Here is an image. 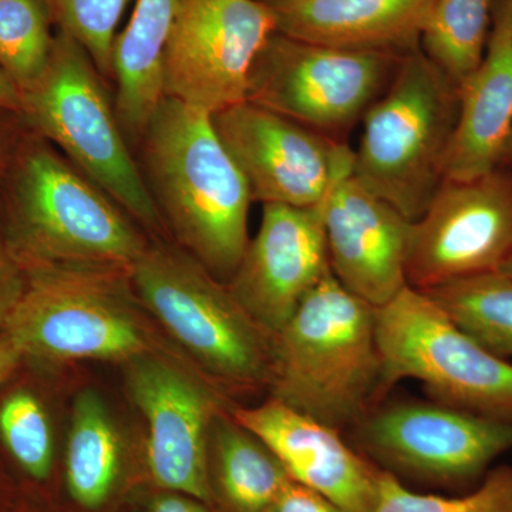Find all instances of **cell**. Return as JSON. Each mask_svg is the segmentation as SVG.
<instances>
[{
    "instance_id": "29",
    "label": "cell",
    "mask_w": 512,
    "mask_h": 512,
    "mask_svg": "<svg viewBox=\"0 0 512 512\" xmlns=\"http://www.w3.org/2000/svg\"><path fill=\"white\" fill-rule=\"evenodd\" d=\"M124 512H218L204 501L180 491L143 484L134 491Z\"/></svg>"
},
{
    "instance_id": "7",
    "label": "cell",
    "mask_w": 512,
    "mask_h": 512,
    "mask_svg": "<svg viewBox=\"0 0 512 512\" xmlns=\"http://www.w3.org/2000/svg\"><path fill=\"white\" fill-rule=\"evenodd\" d=\"M101 79L86 50L59 32L45 72L22 93V114L137 225L165 238L168 229Z\"/></svg>"
},
{
    "instance_id": "2",
    "label": "cell",
    "mask_w": 512,
    "mask_h": 512,
    "mask_svg": "<svg viewBox=\"0 0 512 512\" xmlns=\"http://www.w3.org/2000/svg\"><path fill=\"white\" fill-rule=\"evenodd\" d=\"M138 301L184 359L228 399L271 389L274 336L185 249L150 242L130 269Z\"/></svg>"
},
{
    "instance_id": "24",
    "label": "cell",
    "mask_w": 512,
    "mask_h": 512,
    "mask_svg": "<svg viewBox=\"0 0 512 512\" xmlns=\"http://www.w3.org/2000/svg\"><path fill=\"white\" fill-rule=\"evenodd\" d=\"M495 0H434L420 49L460 86L483 62Z\"/></svg>"
},
{
    "instance_id": "31",
    "label": "cell",
    "mask_w": 512,
    "mask_h": 512,
    "mask_svg": "<svg viewBox=\"0 0 512 512\" xmlns=\"http://www.w3.org/2000/svg\"><path fill=\"white\" fill-rule=\"evenodd\" d=\"M264 512H346L325 495L292 481Z\"/></svg>"
},
{
    "instance_id": "5",
    "label": "cell",
    "mask_w": 512,
    "mask_h": 512,
    "mask_svg": "<svg viewBox=\"0 0 512 512\" xmlns=\"http://www.w3.org/2000/svg\"><path fill=\"white\" fill-rule=\"evenodd\" d=\"M26 275L25 291L5 330L25 357L127 365L171 352L138 301L130 271L53 266Z\"/></svg>"
},
{
    "instance_id": "14",
    "label": "cell",
    "mask_w": 512,
    "mask_h": 512,
    "mask_svg": "<svg viewBox=\"0 0 512 512\" xmlns=\"http://www.w3.org/2000/svg\"><path fill=\"white\" fill-rule=\"evenodd\" d=\"M215 131L247 180L254 201L311 208L353 170L348 143L244 101L212 116Z\"/></svg>"
},
{
    "instance_id": "9",
    "label": "cell",
    "mask_w": 512,
    "mask_h": 512,
    "mask_svg": "<svg viewBox=\"0 0 512 512\" xmlns=\"http://www.w3.org/2000/svg\"><path fill=\"white\" fill-rule=\"evenodd\" d=\"M403 57L275 32L256 56L247 100L346 143L350 130L392 83Z\"/></svg>"
},
{
    "instance_id": "33",
    "label": "cell",
    "mask_w": 512,
    "mask_h": 512,
    "mask_svg": "<svg viewBox=\"0 0 512 512\" xmlns=\"http://www.w3.org/2000/svg\"><path fill=\"white\" fill-rule=\"evenodd\" d=\"M0 109L22 113V93L3 70H0Z\"/></svg>"
},
{
    "instance_id": "36",
    "label": "cell",
    "mask_w": 512,
    "mask_h": 512,
    "mask_svg": "<svg viewBox=\"0 0 512 512\" xmlns=\"http://www.w3.org/2000/svg\"><path fill=\"white\" fill-rule=\"evenodd\" d=\"M501 272H504L505 275L510 276L512 279V258L507 262V264L504 265V268L501 269Z\"/></svg>"
},
{
    "instance_id": "23",
    "label": "cell",
    "mask_w": 512,
    "mask_h": 512,
    "mask_svg": "<svg viewBox=\"0 0 512 512\" xmlns=\"http://www.w3.org/2000/svg\"><path fill=\"white\" fill-rule=\"evenodd\" d=\"M471 339L512 360V279L501 271L456 279L424 291Z\"/></svg>"
},
{
    "instance_id": "25",
    "label": "cell",
    "mask_w": 512,
    "mask_h": 512,
    "mask_svg": "<svg viewBox=\"0 0 512 512\" xmlns=\"http://www.w3.org/2000/svg\"><path fill=\"white\" fill-rule=\"evenodd\" d=\"M40 0H0V70L26 92L45 72L55 37Z\"/></svg>"
},
{
    "instance_id": "19",
    "label": "cell",
    "mask_w": 512,
    "mask_h": 512,
    "mask_svg": "<svg viewBox=\"0 0 512 512\" xmlns=\"http://www.w3.org/2000/svg\"><path fill=\"white\" fill-rule=\"evenodd\" d=\"M64 512H124L146 484L143 460L134 458L99 392L74 397L60 468Z\"/></svg>"
},
{
    "instance_id": "10",
    "label": "cell",
    "mask_w": 512,
    "mask_h": 512,
    "mask_svg": "<svg viewBox=\"0 0 512 512\" xmlns=\"http://www.w3.org/2000/svg\"><path fill=\"white\" fill-rule=\"evenodd\" d=\"M350 430L356 450L394 477L456 490H473L512 450V423L434 400H383Z\"/></svg>"
},
{
    "instance_id": "12",
    "label": "cell",
    "mask_w": 512,
    "mask_h": 512,
    "mask_svg": "<svg viewBox=\"0 0 512 512\" xmlns=\"http://www.w3.org/2000/svg\"><path fill=\"white\" fill-rule=\"evenodd\" d=\"M185 363L171 352L131 360L124 365L127 392L146 421V484L211 505L208 436L215 416L234 403Z\"/></svg>"
},
{
    "instance_id": "8",
    "label": "cell",
    "mask_w": 512,
    "mask_h": 512,
    "mask_svg": "<svg viewBox=\"0 0 512 512\" xmlns=\"http://www.w3.org/2000/svg\"><path fill=\"white\" fill-rule=\"evenodd\" d=\"M380 397L419 380L434 402L512 423V362L483 348L412 286L376 308Z\"/></svg>"
},
{
    "instance_id": "16",
    "label": "cell",
    "mask_w": 512,
    "mask_h": 512,
    "mask_svg": "<svg viewBox=\"0 0 512 512\" xmlns=\"http://www.w3.org/2000/svg\"><path fill=\"white\" fill-rule=\"evenodd\" d=\"M329 265L343 288L382 308L407 288L413 222L352 174L333 185L325 204Z\"/></svg>"
},
{
    "instance_id": "18",
    "label": "cell",
    "mask_w": 512,
    "mask_h": 512,
    "mask_svg": "<svg viewBox=\"0 0 512 512\" xmlns=\"http://www.w3.org/2000/svg\"><path fill=\"white\" fill-rule=\"evenodd\" d=\"M458 87L446 178L470 180L501 167L512 131V0H495L483 62Z\"/></svg>"
},
{
    "instance_id": "22",
    "label": "cell",
    "mask_w": 512,
    "mask_h": 512,
    "mask_svg": "<svg viewBox=\"0 0 512 512\" xmlns=\"http://www.w3.org/2000/svg\"><path fill=\"white\" fill-rule=\"evenodd\" d=\"M229 409L215 416L208 436L212 508L218 512H264L293 480L274 451L238 423Z\"/></svg>"
},
{
    "instance_id": "30",
    "label": "cell",
    "mask_w": 512,
    "mask_h": 512,
    "mask_svg": "<svg viewBox=\"0 0 512 512\" xmlns=\"http://www.w3.org/2000/svg\"><path fill=\"white\" fill-rule=\"evenodd\" d=\"M25 269L16 261L0 228V333L5 332L10 316L26 288Z\"/></svg>"
},
{
    "instance_id": "20",
    "label": "cell",
    "mask_w": 512,
    "mask_h": 512,
    "mask_svg": "<svg viewBox=\"0 0 512 512\" xmlns=\"http://www.w3.org/2000/svg\"><path fill=\"white\" fill-rule=\"evenodd\" d=\"M434 0H295L271 6L282 35L406 56L420 49Z\"/></svg>"
},
{
    "instance_id": "32",
    "label": "cell",
    "mask_w": 512,
    "mask_h": 512,
    "mask_svg": "<svg viewBox=\"0 0 512 512\" xmlns=\"http://www.w3.org/2000/svg\"><path fill=\"white\" fill-rule=\"evenodd\" d=\"M25 359L22 349L8 333H0V384L8 382Z\"/></svg>"
},
{
    "instance_id": "28",
    "label": "cell",
    "mask_w": 512,
    "mask_h": 512,
    "mask_svg": "<svg viewBox=\"0 0 512 512\" xmlns=\"http://www.w3.org/2000/svg\"><path fill=\"white\" fill-rule=\"evenodd\" d=\"M52 23L86 50L103 79L113 77L116 29L131 0H40Z\"/></svg>"
},
{
    "instance_id": "27",
    "label": "cell",
    "mask_w": 512,
    "mask_h": 512,
    "mask_svg": "<svg viewBox=\"0 0 512 512\" xmlns=\"http://www.w3.org/2000/svg\"><path fill=\"white\" fill-rule=\"evenodd\" d=\"M375 512H512V466L491 468L467 493L419 494L383 470Z\"/></svg>"
},
{
    "instance_id": "17",
    "label": "cell",
    "mask_w": 512,
    "mask_h": 512,
    "mask_svg": "<svg viewBox=\"0 0 512 512\" xmlns=\"http://www.w3.org/2000/svg\"><path fill=\"white\" fill-rule=\"evenodd\" d=\"M234 419L256 434L296 483L346 512H375L383 470L342 439L340 430L269 396L258 406L232 404Z\"/></svg>"
},
{
    "instance_id": "4",
    "label": "cell",
    "mask_w": 512,
    "mask_h": 512,
    "mask_svg": "<svg viewBox=\"0 0 512 512\" xmlns=\"http://www.w3.org/2000/svg\"><path fill=\"white\" fill-rule=\"evenodd\" d=\"M5 238L26 272L53 266L130 271L150 245L106 192L40 143L30 144L16 164Z\"/></svg>"
},
{
    "instance_id": "13",
    "label": "cell",
    "mask_w": 512,
    "mask_h": 512,
    "mask_svg": "<svg viewBox=\"0 0 512 512\" xmlns=\"http://www.w3.org/2000/svg\"><path fill=\"white\" fill-rule=\"evenodd\" d=\"M512 258V167L444 180L413 222L407 284L424 292L466 276L501 271Z\"/></svg>"
},
{
    "instance_id": "6",
    "label": "cell",
    "mask_w": 512,
    "mask_h": 512,
    "mask_svg": "<svg viewBox=\"0 0 512 512\" xmlns=\"http://www.w3.org/2000/svg\"><path fill=\"white\" fill-rule=\"evenodd\" d=\"M458 109L457 83L421 49L404 56L386 92L363 117L353 177L416 222L446 180Z\"/></svg>"
},
{
    "instance_id": "34",
    "label": "cell",
    "mask_w": 512,
    "mask_h": 512,
    "mask_svg": "<svg viewBox=\"0 0 512 512\" xmlns=\"http://www.w3.org/2000/svg\"><path fill=\"white\" fill-rule=\"evenodd\" d=\"M501 167H512V131L505 144L503 158H501Z\"/></svg>"
},
{
    "instance_id": "26",
    "label": "cell",
    "mask_w": 512,
    "mask_h": 512,
    "mask_svg": "<svg viewBox=\"0 0 512 512\" xmlns=\"http://www.w3.org/2000/svg\"><path fill=\"white\" fill-rule=\"evenodd\" d=\"M0 439L29 483L46 487L56 474L55 437L45 406L20 390L0 406Z\"/></svg>"
},
{
    "instance_id": "15",
    "label": "cell",
    "mask_w": 512,
    "mask_h": 512,
    "mask_svg": "<svg viewBox=\"0 0 512 512\" xmlns=\"http://www.w3.org/2000/svg\"><path fill=\"white\" fill-rule=\"evenodd\" d=\"M325 204H264L258 232L227 282L242 308L272 336L330 272Z\"/></svg>"
},
{
    "instance_id": "11",
    "label": "cell",
    "mask_w": 512,
    "mask_h": 512,
    "mask_svg": "<svg viewBox=\"0 0 512 512\" xmlns=\"http://www.w3.org/2000/svg\"><path fill=\"white\" fill-rule=\"evenodd\" d=\"M278 32L259 0H181L163 63L164 97L215 114L247 101L256 56Z\"/></svg>"
},
{
    "instance_id": "35",
    "label": "cell",
    "mask_w": 512,
    "mask_h": 512,
    "mask_svg": "<svg viewBox=\"0 0 512 512\" xmlns=\"http://www.w3.org/2000/svg\"><path fill=\"white\" fill-rule=\"evenodd\" d=\"M16 512H64L62 508H53V510H39V508H32V507H26V508H20V510Z\"/></svg>"
},
{
    "instance_id": "1",
    "label": "cell",
    "mask_w": 512,
    "mask_h": 512,
    "mask_svg": "<svg viewBox=\"0 0 512 512\" xmlns=\"http://www.w3.org/2000/svg\"><path fill=\"white\" fill-rule=\"evenodd\" d=\"M146 183L178 247L227 282L248 247L247 180L212 116L164 97L144 131Z\"/></svg>"
},
{
    "instance_id": "21",
    "label": "cell",
    "mask_w": 512,
    "mask_h": 512,
    "mask_svg": "<svg viewBox=\"0 0 512 512\" xmlns=\"http://www.w3.org/2000/svg\"><path fill=\"white\" fill-rule=\"evenodd\" d=\"M180 2L137 0L126 29L114 40V109L127 140L133 143L141 141L164 99V52Z\"/></svg>"
},
{
    "instance_id": "3",
    "label": "cell",
    "mask_w": 512,
    "mask_h": 512,
    "mask_svg": "<svg viewBox=\"0 0 512 512\" xmlns=\"http://www.w3.org/2000/svg\"><path fill=\"white\" fill-rule=\"evenodd\" d=\"M269 394L340 431L377 404L382 357L376 308L329 272L274 336Z\"/></svg>"
}]
</instances>
